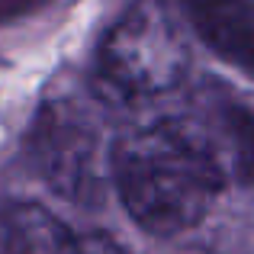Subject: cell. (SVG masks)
<instances>
[{"instance_id":"7","label":"cell","mask_w":254,"mask_h":254,"mask_svg":"<svg viewBox=\"0 0 254 254\" xmlns=\"http://www.w3.org/2000/svg\"><path fill=\"white\" fill-rule=\"evenodd\" d=\"M45 3L49 0H0V26L13 23V19H23V16H32Z\"/></svg>"},{"instance_id":"5","label":"cell","mask_w":254,"mask_h":254,"mask_svg":"<svg viewBox=\"0 0 254 254\" xmlns=\"http://www.w3.org/2000/svg\"><path fill=\"white\" fill-rule=\"evenodd\" d=\"M196 36L254 77V0H180Z\"/></svg>"},{"instance_id":"1","label":"cell","mask_w":254,"mask_h":254,"mask_svg":"<svg viewBox=\"0 0 254 254\" xmlns=\"http://www.w3.org/2000/svg\"><path fill=\"white\" fill-rule=\"evenodd\" d=\"M110 171L123 206L151 235L193 229L225 187L177 119L126 132L110 151Z\"/></svg>"},{"instance_id":"8","label":"cell","mask_w":254,"mask_h":254,"mask_svg":"<svg viewBox=\"0 0 254 254\" xmlns=\"http://www.w3.org/2000/svg\"><path fill=\"white\" fill-rule=\"evenodd\" d=\"M81 254H126V251L110 235H87L81 238Z\"/></svg>"},{"instance_id":"6","label":"cell","mask_w":254,"mask_h":254,"mask_svg":"<svg viewBox=\"0 0 254 254\" xmlns=\"http://www.w3.org/2000/svg\"><path fill=\"white\" fill-rule=\"evenodd\" d=\"M0 254H81L74 232L39 203L0 209Z\"/></svg>"},{"instance_id":"4","label":"cell","mask_w":254,"mask_h":254,"mask_svg":"<svg viewBox=\"0 0 254 254\" xmlns=\"http://www.w3.org/2000/svg\"><path fill=\"white\" fill-rule=\"evenodd\" d=\"M187 135L216 164L225 184H254V110L229 97H199L177 116Z\"/></svg>"},{"instance_id":"3","label":"cell","mask_w":254,"mask_h":254,"mask_svg":"<svg viewBox=\"0 0 254 254\" xmlns=\"http://www.w3.org/2000/svg\"><path fill=\"white\" fill-rule=\"evenodd\" d=\"M29 158L39 177L58 196L87 206L103 196V132L81 100L58 97L36 113L29 132Z\"/></svg>"},{"instance_id":"2","label":"cell","mask_w":254,"mask_h":254,"mask_svg":"<svg viewBox=\"0 0 254 254\" xmlns=\"http://www.w3.org/2000/svg\"><path fill=\"white\" fill-rule=\"evenodd\" d=\"M190 49L164 0H135L97 49V87L113 100H145L187 77Z\"/></svg>"}]
</instances>
